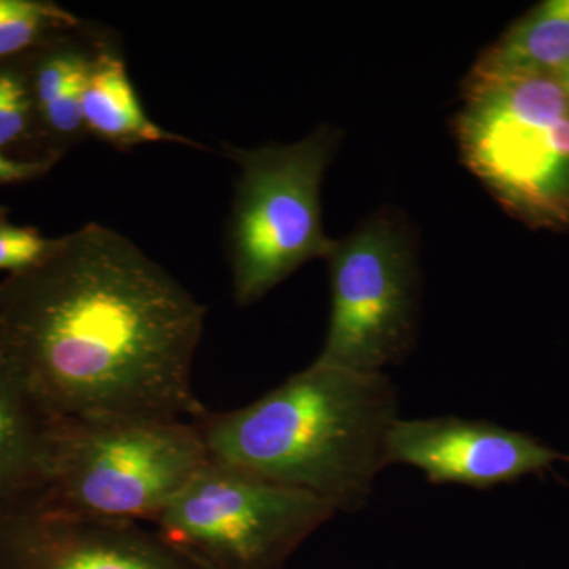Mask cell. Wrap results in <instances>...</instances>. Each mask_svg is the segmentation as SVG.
Here are the masks:
<instances>
[{
	"label": "cell",
	"instance_id": "7a4b0ae2",
	"mask_svg": "<svg viewBox=\"0 0 569 569\" xmlns=\"http://www.w3.org/2000/svg\"><path fill=\"white\" fill-rule=\"evenodd\" d=\"M397 419L399 397L383 372L316 359L249 406L206 411L193 425L211 462L358 512L389 467Z\"/></svg>",
	"mask_w": 569,
	"mask_h": 569
},
{
	"label": "cell",
	"instance_id": "8992f818",
	"mask_svg": "<svg viewBox=\"0 0 569 569\" xmlns=\"http://www.w3.org/2000/svg\"><path fill=\"white\" fill-rule=\"evenodd\" d=\"M335 515L310 493L209 460L151 522L204 569H277Z\"/></svg>",
	"mask_w": 569,
	"mask_h": 569
},
{
	"label": "cell",
	"instance_id": "3957f363",
	"mask_svg": "<svg viewBox=\"0 0 569 569\" xmlns=\"http://www.w3.org/2000/svg\"><path fill=\"white\" fill-rule=\"evenodd\" d=\"M460 157L490 194L533 227H569V97L556 77L463 82Z\"/></svg>",
	"mask_w": 569,
	"mask_h": 569
},
{
	"label": "cell",
	"instance_id": "2e32d148",
	"mask_svg": "<svg viewBox=\"0 0 569 569\" xmlns=\"http://www.w3.org/2000/svg\"><path fill=\"white\" fill-rule=\"evenodd\" d=\"M51 246L52 239L44 238L36 228L0 220V271L17 274L39 264Z\"/></svg>",
	"mask_w": 569,
	"mask_h": 569
},
{
	"label": "cell",
	"instance_id": "6da1fadb",
	"mask_svg": "<svg viewBox=\"0 0 569 569\" xmlns=\"http://www.w3.org/2000/svg\"><path fill=\"white\" fill-rule=\"evenodd\" d=\"M204 307L102 224L52 239L0 282L3 348L66 421H187Z\"/></svg>",
	"mask_w": 569,
	"mask_h": 569
},
{
	"label": "cell",
	"instance_id": "ffe728a7",
	"mask_svg": "<svg viewBox=\"0 0 569 569\" xmlns=\"http://www.w3.org/2000/svg\"><path fill=\"white\" fill-rule=\"evenodd\" d=\"M3 348V329H2V321H0V350Z\"/></svg>",
	"mask_w": 569,
	"mask_h": 569
},
{
	"label": "cell",
	"instance_id": "30bf717a",
	"mask_svg": "<svg viewBox=\"0 0 569 569\" xmlns=\"http://www.w3.org/2000/svg\"><path fill=\"white\" fill-rule=\"evenodd\" d=\"M66 419L0 350V505L33 500L47 488Z\"/></svg>",
	"mask_w": 569,
	"mask_h": 569
},
{
	"label": "cell",
	"instance_id": "ac0fdd59",
	"mask_svg": "<svg viewBox=\"0 0 569 569\" xmlns=\"http://www.w3.org/2000/svg\"><path fill=\"white\" fill-rule=\"evenodd\" d=\"M556 78L559 80L561 88H563V91L567 92V96L569 97V66L567 69L561 70Z\"/></svg>",
	"mask_w": 569,
	"mask_h": 569
},
{
	"label": "cell",
	"instance_id": "9a60e30c",
	"mask_svg": "<svg viewBox=\"0 0 569 569\" xmlns=\"http://www.w3.org/2000/svg\"><path fill=\"white\" fill-rule=\"evenodd\" d=\"M11 149L36 151L41 159H50L41 142L26 56L0 62V151Z\"/></svg>",
	"mask_w": 569,
	"mask_h": 569
},
{
	"label": "cell",
	"instance_id": "d6986e66",
	"mask_svg": "<svg viewBox=\"0 0 569 569\" xmlns=\"http://www.w3.org/2000/svg\"><path fill=\"white\" fill-rule=\"evenodd\" d=\"M9 208H6V206H0V220L7 219L9 217Z\"/></svg>",
	"mask_w": 569,
	"mask_h": 569
},
{
	"label": "cell",
	"instance_id": "e0dca14e",
	"mask_svg": "<svg viewBox=\"0 0 569 569\" xmlns=\"http://www.w3.org/2000/svg\"><path fill=\"white\" fill-rule=\"evenodd\" d=\"M58 160L52 159H14L0 151V186L28 182L48 173Z\"/></svg>",
	"mask_w": 569,
	"mask_h": 569
},
{
	"label": "cell",
	"instance_id": "ba28073f",
	"mask_svg": "<svg viewBox=\"0 0 569 569\" xmlns=\"http://www.w3.org/2000/svg\"><path fill=\"white\" fill-rule=\"evenodd\" d=\"M0 569H204L138 522L70 518L33 500L0 505Z\"/></svg>",
	"mask_w": 569,
	"mask_h": 569
},
{
	"label": "cell",
	"instance_id": "277c9868",
	"mask_svg": "<svg viewBox=\"0 0 569 569\" xmlns=\"http://www.w3.org/2000/svg\"><path fill=\"white\" fill-rule=\"evenodd\" d=\"M340 133L329 126L291 144L227 152L239 168L228 223L236 301L250 306L313 258H326L321 186Z\"/></svg>",
	"mask_w": 569,
	"mask_h": 569
},
{
	"label": "cell",
	"instance_id": "5b68a950",
	"mask_svg": "<svg viewBox=\"0 0 569 569\" xmlns=\"http://www.w3.org/2000/svg\"><path fill=\"white\" fill-rule=\"evenodd\" d=\"M208 462L193 421H66L33 501L70 518L151 522Z\"/></svg>",
	"mask_w": 569,
	"mask_h": 569
},
{
	"label": "cell",
	"instance_id": "52a82bcc",
	"mask_svg": "<svg viewBox=\"0 0 569 569\" xmlns=\"http://www.w3.org/2000/svg\"><path fill=\"white\" fill-rule=\"evenodd\" d=\"M325 260L331 317L317 361L361 372L402 362L417 340L421 288L406 223L378 212L335 241Z\"/></svg>",
	"mask_w": 569,
	"mask_h": 569
},
{
	"label": "cell",
	"instance_id": "5bb4252c",
	"mask_svg": "<svg viewBox=\"0 0 569 569\" xmlns=\"http://www.w3.org/2000/svg\"><path fill=\"white\" fill-rule=\"evenodd\" d=\"M80 26L73 13L50 0H0V62L32 54Z\"/></svg>",
	"mask_w": 569,
	"mask_h": 569
},
{
	"label": "cell",
	"instance_id": "9c48e42d",
	"mask_svg": "<svg viewBox=\"0 0 569 569\" xmlns=\"http://www.w3.org/2000/svg\"><path fill=\"white\" fill-rule=\"evenodd\" d=\"M388 466L418 468L432 485L488 490L569 463V455L527 433L485 419H397L387 441Z\"/></svg>",
	"mask_w": 569,
	"mask_h": 569
},
{
	"label": "cell",
	"instance_id": "8fae6325",
	"mask_svg": "<svg viewBox=\"0 0 569 569\" xmlns=\"http://www.w3.org/2000/svg\"><path fill=\"white\" fill-rule=\"evenodd\" d=\"M71 36L26 56L44 156L54 160L86 133L82 96L93 51H86Z\"/></svg>",
	"mask_w": 569,
	"mask_h": 569
},
{
	"label": "cell",
	"instance_id": "4fadbf2b",
	"mask_svg": "<svg viewBox=\"0 0 569 569\" xmlns=\"http://www.w3.org/2000/svg\"><path fill=\"white\" fill-rule=\"evenodd\" d=\"M86 133L129 149L148 142H179L198 146L162 129L146 114L138 99L126 61L110 48H97L82 96Z\"/></svg>",
	"mask_w": 569,
	"mask_h": 569
},
{
	"label": "cell",
	"instance_id": "7c38bea8",
	"mask_svg": "<svg viewBox=\"0 0 569 569\" xmlns=\"http://www.w3.org/2000/svg\"><path fill=\"white\" fill-rule=\"evenodd\" d=\"M568 66L569 0H546L479 56L466 82L557 77Z\"/></svg>",
	"mask_w": 569,
	"mask_h": 569
}]
</instances>
